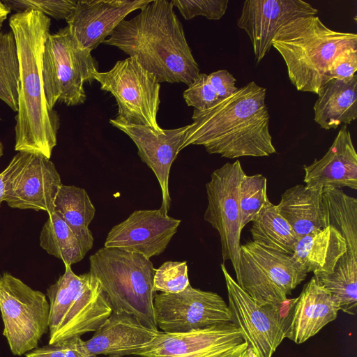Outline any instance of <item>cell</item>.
Segmentation results:
<instances>
[{
	"mask_svg": "<svg viewBox=\"0 0 357 357\" xmlns=\"http://www.w3.org/2000/svg\"><path fill=\"white\" fill-rule=\"evenodd\" d=\"M266 89L252 81L206 110H193L181 151L204 146L210 154L229 159L276 153L269 131Z\"/></svg>",
	"mask_w": 357,
	"mask_h": 357,
	"instance_id": "cell-1",
	"label": "cell"
},
{
	"mask_svg": "<svg viewBox=\"0 0 357 357\" xmlns=\"http://www.w3.org/2000/svg\"><path fill=\"white\" fill-rule=\"evenodd\" d=\"M9 26L16 42L20 69L15 150L50 159L60 126L57 112L47 104L42 80V56L51 19L29 10L13 14Z\"/></svg>",
	"mask_w": 357,
	"mask_h": 357,
	"instance_id": "cell-2",
	"label": "cell"
},
{
	"mask_svg": "<svg viewBox=\"0 0 357 357\" xmlns=\"http://www.w3.org/2000/svg\"><path fill=\"white\" fill-rule=\"evenodd\" d=\"M102 43L136 57L160 83L188 86L200 73L183 25L167 0H151L136 16L123 20Z\"/></svg>",
	"mask_w": 357,
	"mask_h": 357,
	"instance_id": "cell-3",
	"label": "cell"
},
{
	"mask_svg": "<svg viewBox=\"0 0 357 357\" xmlns=\"http://www.w3.org/2000/svg\"><path fill=\"white\" fill-rule=\"evenodd\" d=\"M271 45L283 58L295 88L317 94L333 79L329 71L335 56L345 48L357 47V35L333 31L319 17L308 15L283 26Z\"/></svg>",
	"mask_w": 357,
	"mask_h": 357,
	"instance_id": "cell-4",
	"label": "cell"
},
{
	"mask_svg": "<svg viewBox=\"0 0 357 357\" xmlns=\"http://www.w3.org/2000/svg\"><path fill=\"white\" fill-rule=\"evenodd\" d=\"M91 274L98 280L114 312L136 317L158 330L153 311L155 268L144 255L102 247L89 257Z\"/></svg>",
	"mask_w": 357,
	"mask_h": 357,
	"instance_id": "cell-5",
	"label": "cell"
},
{
	"mask_svg": "<svg viewBox=\"0 0 357 357\" xmlns=\"http://www.w3.org/2000/svg\"><path fill=\"white\" fill-rule=\"evenodd\" d=\"M49 344L97 331L112 312L98 280L88 273L77 275L71 266L47 290Z\"/></svg>",
	"mask_w": 357,
	"mask_h": 357,
	"instance_id": "cell-6",
	"label": "cell"
},
{
	"mask_svg": "<svg viewBox=\"0 0 357 357\" xmlns=\"http://www.w3.org/2000/svg\"><path fill=\"white\" fill-rule=\"evenodd\" d=\"M41 72L46 102L54 109L58 102L67 106L85 102L84 84L95 80L98 63L91 51L79 45L66 26L47 36Z\"/></svg>",
	"mask_w": 357,
	"mask_h": 357,
	"instance_id": "cell-7",
	"label": "cell"
},
{
	"mask_svg": "<svg viewBox=\"0 0 357 357\" xmlns=\"http://www.w3.org/2000/svg\"><path fill=\"white\" fill-rule=\"evenodd\" d=\"M307 275L291 255L252 241L240 246L236 282L259 305L284 304Z\"/></svg>",
	"mask_w": 357,
	"mask_h": 357,
	"instance_id": "cell-8",
	"label": "cell"
},
{
	"mask_svg": "<svg viewBox=\"0 0 357 357\" xmlns=\"http://www.w3.org/2000/svg\"><path fill=\"white\" fill-rule=\"evenodd\" d=\"M0 312L3 335L15 356L37 348L49 328L50 304L45 294L13 275H0Z\"/></svg>",
	"mask_w": 357,
	"mask_h": 357,
	"instance_id": "cell-9",
	"label": "cell"
},
{
	"mask_svg": "<svg viewBox=\"0 0 357 357\" xmlns=\"http://www.w3.org/2000/svg\"><path fill=\"white\" fill-rule=\"evenodd\" d=\"M95 80L100 89L111 93L116 100V121L142 125L162 131L157 122L160 84L135 56L118 61L107 72H97Z\"/></svg>",
	"mask_w": 357,
	"mask_h": 357,
	"instance_id": "cell-10",
	"label": "cell"
},
{
	"mask_svg": "<svg viewBox=\"0 0 357 357\" xmlns=\"http://www.w3.org/2000/svg\"><path fill=\"white\" fill-rule=\"evenodd\" d=\"M220 268L233 323L257 357H272L285 338L292 299L280 305H259L240 287L223 264Z\"/></svg>",
	"mask_w": 357,
	"mask_h": 357,
	"instance_id": "cell-11",
	"label": "cell"
},
{
	"mask_svg": "<svg viewBox=\"0 0 357 357\" xmlns=\"http://www.w3.org/2000/svg\"><path fill=\"white\" fill-rule=\"evenodd\" d=\"M4 202L14 208L54 211V201L63 185L50 159L18 152L1 173Z\"/></svg>",
	"mask_w": 357,
	"mask_h": 357,
	"instance_id": "cell-12",
	"label": "cell"
},
{
	"mask_svg": "<svg viewBox=\"0 0 357 357\" xmlns=\"http://www.w3.org/2000/svg\"><path fill=\"white\" fill-rule=\"evenodd\" d=\"M245 174L238 160L227 162L211 174L206 184L208 205L204 218L220 236L223 261L230 260L238 274L242 227L238 204L239 185Z\"/></svg>",
	"mask_w": 357,
	"mask_h": 357,
	"instance_id": "cell-13",
	"label": "cell"
},
{
	"mask_svg": "<svg viewBox=\"0 0 357 357\" xmlns=\"http://www.w3.org/2000/svg\"><path fill=\"white\" fill-rule=\"evenodd\" d=\"M153 311L158 328L165 333H186L233 322L229 306L219 294L190 284L178 293L155 294Z\"/></svg>",
	"mask_w": 357,
	"mask_h": 357,
	"instance_id": "cell-14",
	"label": "cell"
},
{
	"mask_svg": "<svg viewBox=\"0 0 357 357\" xmlns=\"http://www.w3.org/2000/svg\"><path fill=\"white\" fill-rule=\"evenodd\" d=\"M248 348L232 322L186 333H165L137 351L141 357H233Z\"/></svg>",
	"mask_w": 357,
	"mask_h": 357,
	"instance_id": "cell-15",
	"label": "cell"
},
{
	"mask_svg": "<svg viewBox=\"0 0 357 357\" xmlns=\"http://www.w3.org/2000/svg\"><path fill=\"white\" fill-rule=\"evenodd\" d=\"M181 222L159 209L137 210L111 229L104 247L137 252L150 259L165 250Z\"/></svg>",
	"mask_w": 357,
	"mask_h": 357,
	"instance_id": "cell-16",
	"label": "cell"
},
{
	"mask_svg": "<svg viewBox=\"0 0 357 357\" xmlns=\"http://www.w3.org/2000/svg\"><path fill=\"white\" fill-rule=\"evenodd\" d=\"M109 123L133 141L142 161L154 173L162 192L159 210L162 214L167 215L171 204L169 172L173 162L181 151L189 125L157 132L146 126L126 123L115 119H110Z\"/></svg>",
	"mask_w": 357,
	"mask_h": 357,
	"instance_id": "cell-17",
	"label": "cell"
},
{
	"mask_svg": "<svg viewBox=\"0 0 357 357\" xmlns=\"http://www.w3.org/2000/svg\"><path fill=\"white\" fill-rule=\"evenodd\" d=\"M317 13V9L302 0H246L237 25L249 36L259 63L269 52L273 39L283 26L296 18Z\"/></svg>",
	"mask_w": 357,
	"mask_h": 357,
	"instance_id": "cell-18",
	"label": "cell"
},
{
	"mask_svg": "<svg viewBox=\"0 0 357 357\" xmlns=\"http://www.w3.org/2000/svg\"><path fill=\"white\" fill-rule=\"evenodd\" d=\"M151 0H78L66 20L71 34L84 48L92 51L109 37L125 17Z\"/></svg>",
	"mask_w": 357,
	"mask_h": 357,
	"instance_id": "cell-19",
	"label": "cell"
},
{
	"mask_svg": "<svg viewBox=\"0 0 357 357\" xmlns=\"http://www.w3.org/2000/svg\"><path fill=\"white\" fill-rule=\"evenodd\" d=\"M339 311L337 303L313 276L292 299L285 338L296 344L305 342L335 320Z\"/></svg>",
	"mask_w": 357,
	"mask_h": 357,
	"instance_id": "cell-20",
	"label": "cell"
},
{
	"mask_svg": "<svg viewBox=\"0 0 357 357\" xmlns=\"http://www.w3.org/2000/svg\"><path fill=\"white\" fill-rule=\"evenodd\" d=\"M303 169L308 186L357 189V153L347 125L341 126L326 154Z\"/></svg>",
	"mask_w": 357,
	"mask_h": 357,
	"instance_id": "cell-21",
	"label": "cell"
},
{
	"mask_svg": "<svg viewBox=\"0 0 357 357\" xmlns=\"http://www.w3.org/2000/svg\"><path fill=\"white\" fill-rule=\"evenodd\" d=\"M160 332L146 327L131 314L112 311L93 336L86 341V344L94 356L135 355L150 344Z\"/></svg>",
	"mask_w": 357,
	"mask_h": 357,
	"instance_id": "cell-22",
	"label": "cell"
},
{
	"mask_svg": "<svg viewBox=\"0 0 357 357\" xmlns=\"http://www.w3.org/2000/svg\"><path fill=\"white\" fill-rule=\"evenodd\" d=\"M323 189L298 184L282 194L278 211L298 238L329 226Z\"/></svg>",
	"mask_w": 357,
	"mask_h": 357,
	"instance_id": "cell-23",
	"label": "cell"
},
{
	"mask_svg": "<svg viewBox=\"0 0 357 357\" xmlns=\"http://www.w3.org/2000/svg\"><path fill=\"white\" fill-rule=\"evenodd\" d=\"M347 250L340 233L331 225L299 237L293 258L307 273L330 274Z\"/></svg>",
	"mask_w": 357,
	"mask_h": 357,
	"instance_id": "cell-24",
	"label": "cell"
},
{
	"mask_svg": "<svg viewBox=\"0 0 357 357\" xmlns=\"http://www.w3.org/2000/svg\"><path fill=\"white\" fill-rule=\"evenodd\" d=\"M356 91V75L347 80H330L317 93L313 107L315 122L326 130L350 124L357 118Z\"/></svg>",
	"mask_w": 357,
	"mask_h": 357,
	"instance_id": "cell-25",
	"label": "cell"
},
{
	"mask_svg": "<svg viewBox=\"0 0 357 357\" xmlns=\"http://www.w3.org/2000/svg\"><path fill=\"white\" fill-rule=\"evenodd\" d=\"M54 211L68 225L88 252L93 245L89 225L94 218L96 208L86 191L75 185H62L54 201Z\"/></svg>",
	"mask_w": 357,
	"mask_h": 357,
	"instance_id": "cell-26",
	"label": "cell"
},
{
	"mask_svg": "<svg viewBox=\"0 0 357 357\" xmlns=\"http://www.w3.org/2000/svg\"><path fill=\"white\" fill-rule=\"evenodd\" d=\"M252 241L266 248L292 255L298 237L279 213L276 205L268 201L252 222Z\"/></svg>",
	"mask_w": 357,
	"mask_h": 357,
	"instance_id": "cell-27",
	"label": "cell"
},
{
	"mask_svg": "<svg viewBox=\"0 0 357 357\" xmlns=\"http://www.w3.org/2000/svg\"><path fill=\"white\" fill-rule=\"evenodd\" d=\"M339 305L340 310L351 315L357 310V257L346 252L330 274L314 275Z\"/></svg>",
	"mask_w": 357,
	"mask_h": 357,
	"instance_id": "cell-28",
	"label": "cell"
},
{
	"mask_svg": "<svg viewBox=\"0 0 357 357\" xmlns=\"http://www.w3.org/2000/svg\"><path fill=\"white\" fill-rule=\"evenodd\" d=\"M39 240L40 247L62 260L64 265L80 261L87 253L79 238L56 211L48 214Z\"/></svg>",
	"mask_w": 357,
	"mask_h": 357,
	"instance_id": "cell-29",
	"label": "cell"
},
{
	"mask_svg": "<svg viewBox=\"0 0 357 357\" xmlns=\"http://www.w3.org/2000/svg\"><path fill=\"white\" fill-rule=\"evenodd\" d=\"M329 225L344 238L347 251L357 257V199L347 195L342 189H323Z\"/></svg>",
	"mask_w": 357,
	"mask_h": 357,
	"instance_id": "cell-30",
	"label": "cell"
},
{
	"mask_svg": "<svg viewBox=\"0 0 357 357\" xmlns=\"http://www.w3.org/2000/svg\"><path fill=\"white\" fill-rule=\"evenodd\" d=\"M19 61L15 36L11 31H0V100L13 112L18 111Z\"/></svg>",
	"mask_w": 357,
	"mask_h": 357,
	"instance_id": "cell-31",
	"label": "cell"
},
{
	"mask_svg": "<svg viewBox=\"0 0 357 357\" xmlns=\"http://www.w3.org/2000/svg\"><path fill=\"white\" fill-rule=\"evenodd\" d=\"M268 201L266 178L261 174H245L239 185L238 196L242 229L256 219Z\"/></svg>",
	"mask_w": 357,
	"mask_h": 357,
	"instance_id": "cell-32",
	"label": "cell"
},
{
	"mask_svg": "<svg viewBox=\"0 0 357 357\" xmlns=\"http://www.w3.org/2000/svg\"><path fill=\"white\" fill-rule=\"evenodd\" d=\"M189 284L186 261H167L155 271L153 290L155 292L178 293L183 291Z\"/></svg>",
	"mask_w": 357,
	"mask_h": 357,
	"instance_id": "cell-33",
	"label": "cell"
},
{
	"mask_svg": "<svg viewBox=\"0 0 357 357\" xmlns=\"http://www.w3.org/2000/svg\"><path fill=\"white\" fill-rule=\"evenodd\" d=\"M10 10L22 13L33 10L56 20H67L74 10L76 0H3Z\"/></svg>",
	"mask_w": 357,
	"mask_h": 357,
	"instance_id": "cell-34",
	"label": "cell"
},
{
	"mask_svg": "<svg viewBox=\"0 0 357 357\" xmlns=\"http://www.w3.org/2000/svg\"><path fill=\"white\" fill-rule=\"evenodd\" d=\"M184 19L190 20L196 16H204L209 20H219L225 13L228 0H173Z\"/></svg>",
	"mask_w": 357,
	"mask_h": 357,
	"instance_id": "cell-35",
	"label": "cell"
},
{
	"mask_svg": "<svg viewBox=\"0 0 357 357\" xmlns=\"http://www.w3.org/2000/svg\"><path fill=\"white\" fill-rule=\"evenodd\" d=\"M183 98L188 106L199 111L208 109L220 100L212 89L206 73H199L188 86L183 92Z\"/></svg>",
	"mask_w": 357,
	"mask_h": 357,
	"instance_id": "cell-36",
	"label": "cell"
},
{
	"mask_svg": "<svg viewBox=\"0 0 357 357\" xmlns=\"http://www.w3.org/2000/svg\"><path fill=\"white\" fill-rule=\"evenodd\" d=\"M357 70V47H350L339 52L331 62L330 75L332 79L347 80Z\"/></svg>",
	"mask_w": 357,
	"mask_h": 357,
	"instance_id": "cell-37",
	"label": "cell"
},
{
	"mask_svg": "<svg viewBox=\"0 0 357 357\" xmlns=\"http://www.w3.org/2000/svg\"><path fill=\"white\" fill-rule=\"evenodd\" d=\"M208 80L219 100L229 98L238 89L235 85L236 79L226 70L210 73L208 75Z\"/></svg>",
	"mask_w": 357,
	"mask_h": 357,
	"instance_id": "cell-38",
	"label": "cell"
},
{
	"mask_svg": "<svg viewBox=\"0 0 357 357\" xmlns=\"http://www.w3.org/2000/svg\"><path fill=\"white\" fill-rule=\"evenodd\" d=\"M66 357H95L89 351L81 336H73L59 342Z\"/></svg>",
	"mask_w": 357,
	"mask_h": 357,
	"instance_id": "cell-39",
	"label": "cell"
},
{
	"mask_svg": "<svg viewBox=\"0 0 357 357\" xmlns=\"http://www.w3.org/2000/svg\"><path fill=\"white\" fill-rule=\"evenodd\" d=\"M26 357H66L59 344H47L45 347L36 348L26 354Z\"/></svg>",
	"mask_w": 357,
	"mask_h": 357,
	"instance_id": "cell-40",
	"label": "cell"
},
{
	"mask_svg": "<svg viewBox=\"0 0 357 357\" xmlns=\"http://www.w3.org/2000/svg\"><path fill=\"white\" fill-rule=\"evenodd\" d=\"M10 12L11 10L2 1H0V31L4 21L7 19Z\"/></svg>",
	"mask_w": 357,
	"mask_h": 357,
	"instance_id": "cell-41",
	"label": "cell"
},
{
	"mask_svg": "<svg viewBox=\"0 0 357 357\" xmlns=\"http://www.w3.org/2000/svg\"><path fill=\"white\" fill-rule=\"evenodd\" d=\"M3 202H4V190L1 176L0 174V205Z\"/></svg>",
	"mask_w": 357,
	"mask_h": 357,
	"instance_id": "cell-42",
	"label": "cell"
},
{
	"mask_svg": "<svg viewBox=\"0 0 357 357\" xmlns=\"http://www.w3.org/2000/svg\"><path fill=\"white\" fill-rule=\"evenodd\" d=\"M233 357H248V348L243 351L240 354L233 356Z\"/></svg>",
	"mask_w": 357,
	"mask_h": 357,
	"instance_id": "cell-43",
	"label": "cell"
},
{
	"mask_svg": "<svg viewBox=\"0 0 357 357\" xmlns=\"http://www.w3.org/2000/svg\"><path fill=\"white\" fill-rule=\"evenodd\" d=\"M248 357H257L253 351L248 347Z\"/></svg>",
	"mask_w": 357,
	"mask_h": 357,
	"instance_id": "cell-44",
	"label": "cell"
},
{
	"mask_svg": "<svg viewBox=\"0 0 357 357\" xmlns=\"http://www.w3.org/2000/svg\"><path fill=\"white\" fill-rule=\"evenodd\" d=\"M3 154V146L2 142L0 141V158L2 157Z\"/></svg>",
	"mask_w": 357,
	"mask_h": 357,
	"instance_id": "cell-45",
	"label": "cell"
},
{
	"mask_svg": "<svg viewBox=\"0 0 357 357\" xmlns=\"http://www.w3.org/2000/svg\"><path fill=\"white\" fill-rule=\"evenodd\" d=\"M95 357H100V356H95ZM107 357H118V356H107Z\"/></svg>",
	"mask_w": 357,
	"mask_h": 357,
	"instance_id": "cell-46",
	"label": "cell"
},
{
	"mask_svg": "<svg viewBox=\"0 0 357 357\" xmlns=\"http://www.w3.org/2000/svg\"><path fill=\"white\" fill-rule=\"evenodd\" d=\"M0 119H1V118H0Z\"/></svg>",
	"mask_w": 357,
	"mask_h": 357,
	"instance_id": "cell-47",
	"label": "cell"
}]
</instances>
